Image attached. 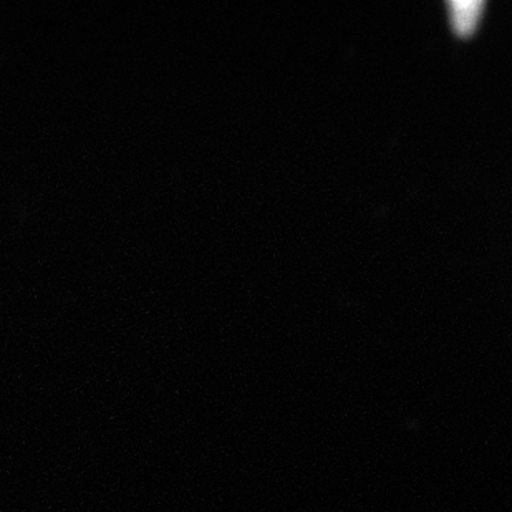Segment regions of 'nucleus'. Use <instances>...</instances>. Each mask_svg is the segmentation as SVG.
<instances>
[{"label": "nucleus", "mask_w": 512, "mask_h": 512, "mask_svg": "<svg viewBox=\"0 0 512 512\" xmlns=\"http://www.w3.org/2000/svg\"><path fill=\"white\" fill-rule=\"evenodd\" d=\"M479 5H481L479 2H455L453 7H455L456 27L461 30L473 27V17Z\"/></svg>", "instance_id": "obj_1"}]
</instances>
